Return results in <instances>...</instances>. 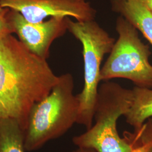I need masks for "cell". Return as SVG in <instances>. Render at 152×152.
<instances>
[{"mask_svg": "<svg viewBox=\"0 0 152 152\" xmlns=\"http://www.w3.org/2000/svg\"><path fill=\"white\" fill-rule=\"evenodd\" d=\"M46 59L11 34L0 36V118L17 120L25 130L33 106L59 81Z\"/></svg>", "mask_w": 152, "mask_h": 152, "instance_id": "cell-1", "label": "cell"}, {"mask_svg": "<svg viewBox=\"0 0 152 152\" xmlns=\"http://www.w3.org/2000/svg\"><path fill=\"white\" fill-rule=\"evenodd\" d=\"M74 87L73 76L63 74L49 95L33 106L25 130L26 151L38 150L64 135L77 123L79 101L73 94Z\"/></svg>", "mask_w": 152, "mask_h": 152, "instance_id": "cell-2", "label": "cell"}, {"mask_svg": "<svg viewBox=\"0 0 152 152\" xmlns=\"http://www.w3.org/2000/svg\"><path fill=\"white\" fill-rule=\"evenodd\" d=\"M132 89L113 82L105 81L99 87L94 120L95 123L72 141L78 148L93 149L96 152H131L133 145L121 138L117 122L130 108Z\"/></svg>", "mask_w": 152, "mask_h": 152, "instance_id": "cell-3", "label": "cell"}, {"mask_svg": "<svg viewBox=\"0 0 152 152\" xmlns=\"http://www.w3.org/2000/svg\"><path fill=\"white\" fill-rule=\"evenodd\" d=\"M67 29L82 46L84 61V86L77 95L79 111L77 124L86 130L92 126L95 108L100 80L101 64L104 56L109 54L115 39L95 20L74 22L66 17Z\"/></svg>", "mask_w": 152, "mask_h": 152, "instance_id": "cell-4", "label": "cell"}, {"mask_svg": "<svg viewBox=\"0 0 152 152\" xmlns=\"http://www.w3.org/2000/svg\"><path fill=\"white\" fill-rule=\"evenodd\" d=\"M115 29L118 38L101 68L100 80L125 78L137 87L152 88L149 46L139 38L136 28L122 16L117 19Z\"/></svg>", "mask_w": 152, "mask_h": 152, "instance_id": "cell-5", "label": "cell"}, {"mask_svg": "<svg viewBox=\"0 0 152 152\" xmlns=\"http://www.w3.org/2000/svg\"><path fill=\"white\" fill-rule=\"evenodd\" d=\"M0 6L20 12L28 22L71 16L78 22L95 20L96 11L87 0H0Z\"/></svg>", "mask_w": 152, "mask_h": 152, "instance_id": "cell-6", "label": "cell"}, {"mask_svg": "<svg viewBox=\"0 0 152 152\" xmlns=\"http://www.w3.org/2000/svg\"><path fill=\"white\" fill-rule=\"evenodd\" d=\"M66 17H51L47 21L32 23L18 11L10 9L9 12V21L19 41L32 53L46 60L54 41L68 30Z\"/></svg>", "mask_w": 152, "mask_h": 152, "instance_id": "cell-7", "label": "cell"}, {"mask_svg": "<svg viewBox=\"0 0 152 152\" xmlns=\"http://www.w3.org/2000/svg\"><path fill=\"white\" fill-rule=\"evenodd\" d=\"M112 10L142 33L152 46V12L147 0H110Z\"/></svg>", "mask_w": 152, "mask_h": 152, "instance_id": "cell-8", "label": "cell"}, {"mask_svg": "<svg viewBox=\"0 0 152 152\" xmlns=\"http://www.w3.org/2000/svg\"><path fill=\"white\" fill-rule=\"evenodd\" d=\"M132 91L130 108L124 116L126 122L136 131L152 117V88L135 86Z\"/></svg>", "mask_w": 152, "mask_h": 152, "instance_id": "cell-9", "label": "cell"}, {"mask_svg": "<svg viewBox=\"0 0 152 152\" xmlns=\"http://www.w3.org/2000/svg\"><path fill=\"white\" fill-rule=\"evenodd\" d=\"M25 130L17 120L0 118V152H24Z\"/></svg>", "mask_w": 152, "mask_h": 152, "instance_id": "cell-10", "label": "cell"}, {"mask_svg": "<svg viewBox=\"0 0 152 152\" xmlns=\"http://www.w3.org/2000/svg\"><path fill=\"white\" fill-rule=\"evenodd\" d=\"M129 141L133 145V149L131 152H147L150 145V140L142 127L131 134Z\"/></svg>", "mask_w": 152, "mask_h": 152, "instance_id": "cell-11", "label": "cell"}, {"mask_svg": "<svg viewBox=\"0 0 152 152\" xmlns=\"http://www.w3.org/2000/svg\"><path fill=\"white\" fill-rule=\"evenodd\" d=\"M9 8L0 6V36L14 33L9 19Z\"/></svg>", "mask_w": 152, "mask_h": 152, "instance_id": "cell-12", "label": "cell"}, {"mask_svg": "<svg viewBox=\"0 0 152 152\" xmlns=\"http://www.w3.org/2000/svg\"><path fill=\"white\" fill-rule=\"evenodd\" d=\"M144 132L150 140V145L147 152H152V118L147 121L144 125Z\"/></svg>", "mask_w": 152, "mask_h": 152, "instance_id": "cell-13", "label": "cell"}, {"mask_svg": "<svg viewBox=\"0 0 152 152\" xmlns=\"http://www.w3.org/2000/svg\"><path fill=\"white\" fill-rule=\"evenodd\" d=\"M73 152H96L93 149L90 148H78L77 149L74 151Z\"/></svg>", "mask_w": 152, "mask_h": 152, "instance_id": "cell-14", "label": "cell"}, {"mask_svg": "<svg viewBox=\"0 0 152 152\" xmlns=\"http://www.w3.org/2000/svg\"><path fill=\"white\" fill-rule=\"evenodd\" d=\"M147 3L149 9L152 12V0H147Z\"/></svg>", "mask_w": 152, "mask_h": 152, "instance_id": "cell-15", "label": "cell"}]
</instances>
